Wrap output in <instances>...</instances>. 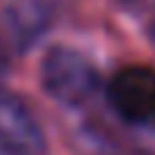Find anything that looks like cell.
I'll list each match as a JSON object with an SVG mask.
<instances>
[{"mask_svg":"<svg viewBox=\"0 0 155 155\" xmlns=\"http://www.w3.org/2000/svg\"><path fill=\"white\" fill-rule=\"evenodd\" d=\"M8 54H11V44L5 41V35L0 33V87H3V76L8 71Z\"/></svg>","mask_w":155,"mask_h":155,"instance_id":"8992f818","label":"cell"},{"mask_svg":"<svg viewBox=\"0 0 155 155\" xmlns=\"http://www.w3.org/2000/svg\"><path fill=\"white\" fill-rule=\"evenodd\" d=\"M79 139H82V155H139L136 150L117 144L109 134H104L93 125H84Z\"/></svg>","mask_w":155,"mask_h":155,"instance_id":"5b68a950","label":"cell"},{"mask_svg":"<svg viewBox=\"0 0 155 155\" xmlns=\"http://www.w3.org/2000/svg\"><path fill=\"white\" fill-rule=\"evenodd\" d=\"M52 14H54L52 0H3L0 33L11 44V49H27L52 22Z\"/></svg>","mask_w":155,"mask_h":155,"instance_id":"277c9868","label":"cell"},{"mask_svg":"<svg viewBox=\"0 0 155 155\" xmlns=\"http://www.w3.org/2000/svg\"><path fill=\"white\" fill-rule=\"evenodd\" d=\"M38 82L44 93L65 106V109H82L93 101V95L104 87L101 71L93 63V57L76 46H49L38 65Z\"/></svg>","mask_w":155,"mask_h":155,"instance_id":"6da1fadb","label":"cell"},{"mask_svg":"<svg viewBox=\"0 0 155 155\" xmlns=\"http://www.w3.org/2000/svg\"><path fill=\"white\" fill-rule=\"evenodd\" d=\"M147 35H150V41H153V46H155V14H153V19H150V25H147Z\"/></svg>","mask_w":155,"mask_h":155,"instance_id":"52a82bcc","label":"cell"},{"mask_svg":"<svg viewBox=\"0 0 155 155\" xmlns=\"http://www.w3.org/2000/svg\"><path fill=\"white\" fill-rule=\"evenodd\" d=\"M0 155H49L44 125L30 104L0 87Z\"/></svg>","mask_w":155,"mask_h":155,"instance_id":"3957f363","label":"cell"},{"mask_svg":"<svg viewBox=\"0 0 155 155\" xmlns=\"http://www.w3.org/2000/svg\"><path fill=\"white\" fill-rule=\"evenodd\" d=\"M104 95L117 120L134 128H155V68L128 63L104 82Z\"/></svg>","mask_w":155,"mask_h":155,"instance_id":"7a4b0ae2","label":"cell"}]
</instances>
